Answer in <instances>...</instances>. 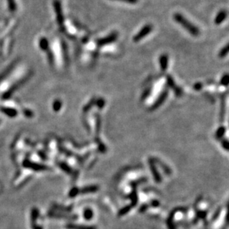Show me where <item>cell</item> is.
Instances as JSON below:
<instances>
[{
	"label": "cell",
	"mask_w": 229,
	"mask_h": 229,
	"mask_svg": "<svg viewBox=\"0 0 229 229\" xmlns=\"http://www.w3.org/2000/svg\"><path fill=\"white\" fill-rule=\"evenodd\" d=\"M173 17L175 22H177L178 24H180L182 27L184 28L193 37H198L200 35V31L199 28L192 22L187 20L183 14H179V13H176L174 14Z\"/></svg>",
	"instance_id": "1"
},
{
	"label": "cell",
	"mask_w": 229,
	"mask_h": 229,
	"mask_svg": "<svg viewBox=\"0 0 229 229\" xmlns=\"http://www.w3.org/2000/svg\"><path fill=\"white\" fill-rule=\"evenodd\" d=\"M152 31H153V26L151 25V24H145V26H143V27L141 28L140 31L138 32L137 34L133 37L134 42H138L142 40L143 38L147 37V36Z\"/></svg>",
	"instance_id": "2"
},
{
	"label": "cell",
	"mask_w": 229,
	"mask_h": 229,
	"mask_svg": "<svg viewBox=\"0 0 229 229\" xmlns=\"http://www.w3.org/2000/svg\"><path fill=\"white\" fill-rule=\"evenodd\" d=\"M118 38V33L117 32H113L110 33L107 37L101 38L96 40V45L99 47H103L104 45H107L111 44V43L114 42Z\"/></svg>",
	"instance_id": "3"
},
{
	"label": "cell",
	"mask_w": 229,
	"mask_h": 229,
	"mask_svg": "<svg viewBox=\"0 0 229 229\" xmlns=\"http://www.w3.org/2000/svg\"><path fill=\"white\" fill-rule=\"evenodd\" d=\"M23 166L24 168H29V169L33 170L36 171H45V170L48 169V168L44 165L36 163V162H31L30 160H24L23 162Z\"/></svg>",
	"instance_id": "4"
},
{
	"label": "cell",
	"mask_w": 229,
	"mask_h": 229,
	"mask_svg": "<svg viewBox=\"0 0 229 229\" xmlns=\"http://www.w3.org/2000/svg\"><path fill=\"white\" fill-rule=\"evenodd\" d=\"M168 95V91L167 90H165L162 91L159 96V97L156 99V101L154 102V104L151 105V111H154V110L157 109L158 108H160L161 105H162L165 101V99H167Z\"/></svg>",
	"instance_id": "5"
},
{
	"label": "cell",
	"mask_w": 229,
	"mask_h": 229,
	"mask_svg": "<svg viewBox=\"0 0 229 229\" xmlns=\"http://www.w3.org/2000/svg\"><path fill=\"white\" fill-rule=\"evenodd\" d=\"M167 84L168 86L174 90L176 96H182V94H183V90H182V89L174 82V80L172 78L171 76L170 75L167 76Z\"/></svg>",
	"instance_id": "6"
},
{
	"label": "cell",
	"mask_w": 229,
	"mask_h": 229,
	"mask_svg": "<svg viewBox=\"0 0 229 229\" xmlns=\"http://www.w3.org/2000/svg\"><path fill=\"white\" fill-rule=\"evenodd\" d=\"M227 16H228V14H227L226 11H220L216 16L214 23L216 24H220L222 22H224L226 20Z\"/></svg>",
	"instance_id": "7"
},
{
	"label": "cell",
	"mask_w": 229,
	"mask_h": 229,
	"mask_svg": "<svg viewBox=\"0 0 229 229\" xmlns=\"http://www.w3.org/2000/svg\"><path fill=\"white\" fill-rule=\"evenodd\" d=\"M160 64L162 71H165L168 66V56L167 54L161 55L160 57Z\"/></svg>",
	"instance_id": "8"
},
{
	"label": "cell",
	"mask_w": 229,
	"mask_h": 229,
	"mask_svg": "<svg viewBox=\"0 0 229 229\" xmlns=\"http://www.w3.org/2000/svg\"><path fill=\"white\" fill-rule=\"evenodd\" d=\"M68 229H96L95 227L93 226H80V225H74V224H68L66 226Z\"/></svg>",
	"instance_id": "9"
},
{
	"label": "cell",
	"mask_w": 229,
	"mask_h": 229,
	"mask_svg": "<svg viewBox=\"0 0 229 229\" xmlns=\"http://www.w3.org/2000/svg\"><path fill=\"white\" fill-rule=\"evenodd\" d=\"M96 191H98V187L96 185H90V186H87L82 188L80 192L82 194H87V193L96 192Z\"/></svg>",
	"instance_id": "10"
},
{
	"label": "cell",
	"mask_w": 229,
	"mask_h": 229,
	"mask_svg": "<svg viewBox=\"0 0 229 229\" xmlns=\"http://www.w3.org/2000/svg\"><path fill=\"white\" fill-rule=\"evenodd\" d=\"M38 217H39V211L37 209L34 208L31 211V223L33 227L36 226V221H37Z\"/></svg>",
	"instance_id": "11"
},
{
	"label": "cell",
	"mask_w": 229,
	"mask_h": 229,
	"mask_svg": "<svg viewBox=\"0 0 229 229\" xmlns=\"http://www.w3.org/2000/svg\"><path fill=\"white\" fill-rule=\"evenodd\" d=\"M93 216H94V213H93V211L90 209H87L85 210L84 211L85 219H87V220H90V219L93 217Z\"/></svg>",
	"instance_id": "12"
},
{
	"label": "cell",
	"mask_w": 229,
	"mask_h": 229,
	"mask_svg": "<svg viewBox=\"0 0 229 229\" xmlns=\"http://www.w3.org/2000/svg\"><path fill=\"white\" fill-rule=\"evenodd\" d=\"M228 45L227 44L226 46L223 47V48L221 49L220 51H219V57L221 58L225 57V56H226L227 55H228Z\"/></svg>",
	"instance_id": "13"
},
{
	"label": "cell",
	"mask_w": 229,
	"mask_h": 229,
	"mask_svg": "<svg viewBox=\"0 0 229 229\" xmlns=\"http://www.w3.org/2000/svg\"><path fill=\"white\" fill-rule=\"evenodd\" d=\"M228 83H229V77L228 75L225 74L223 77H222L220 80V84L222 85L223 86H228Z\"/></svg>",
	"instance_id": "14"
},
{
	"label": "cell",
	"mask_w": 229,
	"mask_h": 229,
	"mask_svg": "<svg viewBox=\"0 0 229 229\" xmlns=\"http://www.w3.org/2000/svg\"><path fill=\"white\" fill-rule=\"evenodd\" d=\"M226 128L225 127H220L218 130H217V134H216V137H217V139H219L223 136V134H225L226 132Z\"/></svg>",
	"instance_id": "15"
},
{
	"label": "cell",
	"mask_w": 229,
	"mask_h": 229,
	"mask_svg": "<svg viewBox=\"0 0 229 229\" xmlns=\"http://www.w3.org/2000/svg\"><path fill=\"white\" fill-rule=\"evenodd\" d=\"M150 164H151V170H152V171H153V173H154V176L155 179H156V181L160 182V175H159V174L156 173V169H155V168H154V165H153L152 163H151V162Z\"/></svg>",
	"instance_id": "16"
},
{
	"label": "cell",
	"mask_w": 229,
	"mask_h": 229,
	"mask_svg": "<svg viewBox=\"0 0 229 229\" xmlns=\"http://www.w3.org/2000/svg\"><path fill=\"white\" fill-rule=\"evenodd\" d=\"M79 191L77 188H73L69 192V196L70 197H75L77 194H79Z\"/></svg>",
	"instance_id": "17"
},
{
	"label": "cell",
	"mask_w": 229,
	"mask_h": 229,
	"mask_svg": "<svg viewBox=\"0 0 229 229\" xmlns=\"http://www.w3.org/2000/svg\"><path fill=\"white\" fill-rule=\"evenodd\" d=\"M59 167L62 168V170H64L65 172H67V173H71V168L69 167L68 165H67L65 163H60L59 164Z\"/></svg>",
	"instance_id": "18"
},
{
	"label": "cell",
	"mask_w": 229,
	"mask_h": 229,
	"mask_svg": "<svg viewBox=\"0 0 229 229\" xmlns=\"http://www.w3.org/2000/svg\"><path fill=\"white\" fill-rule=\"evenodd\" d=\"M96 105H97V107L99 108H103L105 106V100H104L103 99H102V98H100V99H99L97 100V102H96Z\"/></svg>",
	"instance_id": "19"
},
{
	"label": "cell",
	"mask_w": 229,
	"mask_h": 229,
	"mask_svg": "<svg viewBox=\"0 0 229 229\" xmlns=\"http://www.w3.org/2000/svg\"><path fill=\"white\" fill-rule=\"evenodd\" d=\"M95 104H96V101H95V99H92L91 101H90V103H89L88 104V105H86V107H85V108H84L85 111H88V110H90V108H91L92 106L94 105H95Z\"/></svg>",
	"instance_id": "20"
},
{
	"label": "cell",
	"mask_w": 229,
	"mask_h": 229,
	"mask_svg": "<svg viewBox=\"0 0 229 229\" xmlns=\"http://www.w3.org/2000/svg\"><path fill=\"white\" fill-rule=\"evenodd\" d=\"M113 1H119V2H126L128 4H136L138 2V0H113Z\"/></svg>",
	"instance_id": "21"
},
{
	"label": "cell",
	"mask_w": 229,
	"mask_h": 229,
	"mask_svg": "<svg viewBox=\"0 0 229 229\" xmlns=\"http://www.w3.org/2000/svg\"><path fill=\"white\" fill-rule=\"evenodd\" d=\"M130 209V206H126V208H125V209L121 210V211H120V214H120V215H124V214H126L127 212L129 211Z\"/></svg>",
	"instance_id": "22"
},
{
	"label": "cell",
	"mask_w": 229,
	"mask_h": 229,
	"mask_svg": "<svg viewBox=\"0 0 229 229\" xmlns=\"http://www.w3.org/2000/svg\"><path fill=\"white\" fill-rule=\"evenodd\" d=\"M202 84L200 82L196 83V84H194V90H200L202 89Z\"/></svg>",
	"instance_id": "23"
},
{
	"label": "cell",
	"mask_w": 229,
	"mask_h": 229,
	"mask_svg": "<svg viewBox=\"0 0 229 229\" xmlns=\"http://www.w3.org/2000/svg\"><path fill=\"white\" fill-rule=\"evenodd\" d=\"M222 145L223 148H224L226 149V150H228V140H227V139H224V140L222 141Z\"/></svg>",
	"instance_id": "24"
},
{
	"label": "cell",
	"mask_w": 229,
	"mask_h": 229,
	"mask_svg": "<svg viewBox=\"0 0 229 229\" xmlns=\"http://www.w3.org/2000/svg\"><path fill=\"white\" fill-rule=\"evenodd\" d=\"M33 229H42V228L41 226H35L34 227H33Z\"/></svg>",
	"instance_id": "25"
}]
</instances>
